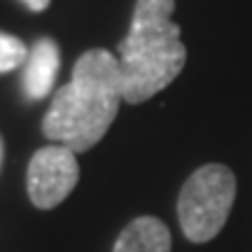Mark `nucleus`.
<instances>
[{
  "mask_svg": "<svg viewBox=\"0 0 252 252\" xmlns=\"http://www.w3.org/2000/svg\"><path fill=\"white\" fill-rule=\"evenodd\" d=\"M122 100L119 61L108 49H89L77 59L70 82L54 94L42 131L75 154L87 152L108 133Z\"/></svg>",
  "mask_w": 252,
  "mask_h": 252,
  "instance_id": "f257e3e1",
  "label": "nucleus"
},
{
  "mask_svg": "<svg viewBox=\"0 0 252 252\" xmlns=\"http://www.w3.org/2000/svg\"><path fill=\"white\" fill-rule=\"evenodd\" d=\"M175 0H135L126 37L119 42V75L126 103H145L182 72L187 47L173 21Z\"/></svg>",
  "mask_w": 252,
  "mask_h": 252,
  "instance_id": "f03ea898",
  "label": "nucleus"
},
{
  "mask_svg": "<svg viewBox=\"0 0 252 252\" xmlns=\"http://www.w3.org/2000/svg\"><path fill=\"white\" fill-rule=\"evenodd\" d=\"M236 201V175L224 163H206L187 178L178 196V220L191 243H208L224 229Z\"/></svg>",
  "mask_w": 252,
  "mask_h": 252,
  "instance_id": "7ed1b4c3",
  "label": "nucleus"
},
{
  "mask_svg": "<svg viewBox=\"0 0 252 252\" xmlns=\"http://www.w3.org/2000/svg\"><path fill=\"white\" fill-rule=\"evenodd\" d=\"M80 180L77 154L65 145H47L33 154L28 163V196L40 210L63 203Z\"/></svg>",
  "mask_w": 252,
  "mask_h": 252,
  "instance_id": "20e7f679",
  "label": "nucleus"
},
{
  "mask_svg": "<svg viewBox=\"0 0 252 252\" xmlns=\"http://www.w3.org/2000/svg\"><path fill=\"white\" fill-rule=\"evenodd\" d=\"M59 68H61V52L56 42L49 37H40L33 45V49L28 52L26 68H24V94L31 100L49 96Z\"/></svg>",
  "mask_w": 252,
  "mask_h": 252,
  "instance_id": "39448f33",
  "label": "nucleus"
},
{
  "mask_svg": "<svg viewBox=\"0 0 252 252\" xmlns=\"http://www.w3.org/2000/svg\"><path fill=\"white\" fill-rule=\"evenodd\" d=\"M171 245L168 226L152 215H143L124 226L112 252H171Z\"/></svg>",
  "mask_w": 252,
  "mask_h": 252,
  "instance_id": "423d86ee",
  "label": "nucleus"
},
{
  "mask_svg": "<svg viewBox=\"0 0 252 252\" xmlns=\"http://www.w3.org/2000/svg\"><path fill=\"white\" fill-rule=\"evenodd\" d=\"M26 59H28V49L19 37L0 33V72L14 70L21 63H26Z\"/></svg>",
  "mask_w": 252,
  "mask_h": 252,
  "instance_id": "0eeeda50",
  "label": "nucleus"
},
{
  "mask_svg": "<svg viewBox=\"0 0 252 252\" xmlns=\"http://www.w3.org/2000/svg\"><path fill=\"white\" fill-rule=\"evenodd\" d=\"M26 2L28 9H33V12H42V9L49 7V0H24Z\"/></svg>",
  "mask_w": 252,
  "mask_h": 252,
  "instance_id": "6e6552de",
  "label": "nucleus"
},
{
  "mask_svg": "<svg viewBox=\"0 0 252 252\" xmlns=\"http://www.w3.org/2000/svg\"><path fill=\"white\" fill-rule=\"evenodd\" d=\"M0 163H2V140H0Z\"/></svg>",
  "mask_w": 252,
  "mask_h": 252,
  "instance_id": "1a4fd4ad",
  "label": "nucleus"
}]
</instances>
